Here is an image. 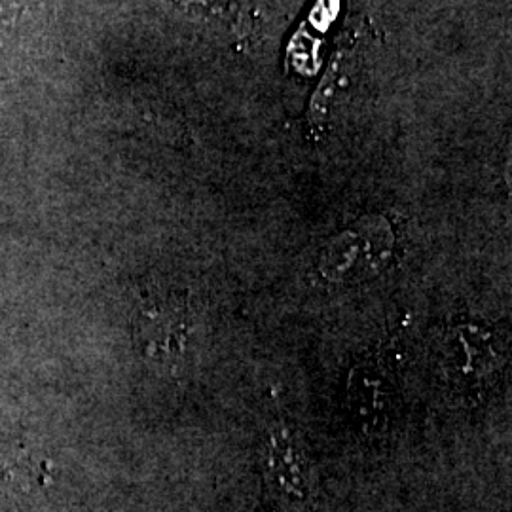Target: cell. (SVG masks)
I'll use <instances>...</instances> for the list:
<instances>
[{
	"mask_svg": "<svg viewBox=\"0 0 512 512\" xmlns=\"http://www.w3.org/2000/svg\"><path fill=\"white\" fill-rule=\"evenodd\" d=\"M264 501L270 512H308L315 497V475L308 452L293 429L272 423L260 448Z\"/></svg>",
	"mask_w": 512,
	"mask_h": 512,
	"instance_id": "6da1fadb",
	"label": "cell"
},
{
	"mask_svg": "<svg viewBox=\"0 0 512 512\" xmlns=\"http://www.w3.org/2000/svg\"><path fill=\"white\" fill-rule=\"evenodd\" d=\"M505 355L499 334L480 321L463 319L452 323L440 340L444 378L461 395H475L494 384Z\"/></svg>",
	"mask_w": 512,
	"mask_h": 512,
	"instance_id": "7a4b0ae2",
	"label": "cell"
},
{
	"mask_svg": "<svg viewBox=\"0 0 512 512\" xmlns=\"http://www.w3.org/2000/svg\"><path fill=\"white\" fill-rule=\"evenodd\" d=\"M393 251L391 224L380 215H370L330 239L317 260V274L334 285L357 283L385 270Z\"/></svg>",
	"mask_w": 512,
	"mask_h": 512,
	"instance_id": "3957f363",
	"label": "cell"
},
{
	"mask_svg": "<svg viewBox=\"0 0 512 512\" xmlns=\"http://www.w3.org/2000/svg\"><path fill=\"white\" fill-rule=\"evenodd\" d=\"M135 344L160 365L179 363L188 348L190 315L177 296H154L143 302L135 317Z\"/></svg>",
	"mask_w": 512,
	"mask_h": 512,
	"instance_id": "277c9868",
	"label": "cell"
},
{
	"mask_svg": "<svg viewBox=\"0 0 512 512\" xmlns=\"http://www.w3.org/2000/svg\"><path fill=\"white\" fill-rule=\"evenodd\" d=\"M395 397V385L378 363L365 361L351 368L348 412L355 427L365 431L387 429L397 406Z\"/></svg>",
	"mask_w": 512,
	"mask_h": 512,
	"instance_id": "5b68a950",
	"label": "cell"
}]
</instances>
